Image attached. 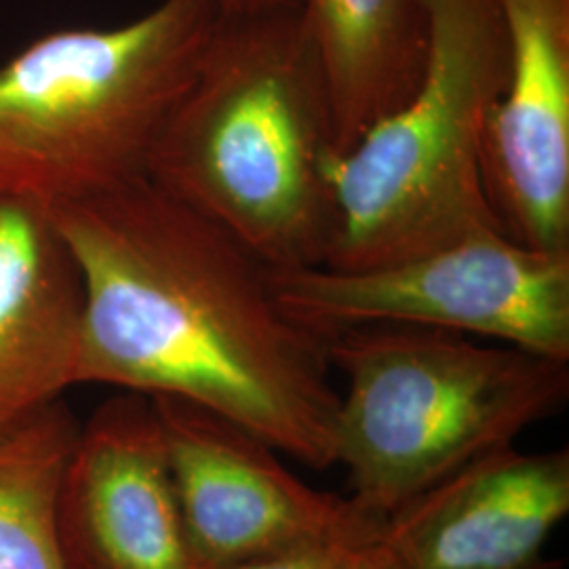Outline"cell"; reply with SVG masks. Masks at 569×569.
<instances>
[{
  "instance_id": "5",
  "label": "cell",
  "mask_w": 569,
  "mask_h": 569,
  "mask_svg": "<svg viewBox=\"0 0 569 569\" xmlns=\"http://www.w3.org/2000/svg\"><path fill=\"white\" fill-rule=\"evenodd\" d=\"M418 7L427 28L418 87L327 161L333 201L327 268L388 264L502 230L481 169L486 121L509 72L500 2L418 0Z\"/></svg>"
},
{
  "instance_id": "14",
  "label": "cell",
  "mask_w": 569,
  "mask_h": 569,
  "mask_svg": "<svg viewBox=\"0 0 569 569\" xmlns=\"http://www.w3.org/2000/svg\"><path fill=\"white\" fill-rule=\"evenodd\" d=\"M361 542H366V540H361ZM357 545L359 542H338V545H327L319 549L287 555L279 559H268V561L226 569H340V566L345 563L346 555Z\"/></svg>"
},
{
  "instance_id": "3",
  "label": "cell",
  "mask_w": 569,
  "mask_h": 569,
  "mask_svg": "<svg viewBox=\"0 0 569 569\" xmlns=\"http://www.w3.org/2000/svg\"><path fill=\"white\" fill-rule=\"evenodd\" d=\"M220 18L211 0H163L0 61V203L49 213L148 178Z\"/></svg>"
},
{
  "instance_id": "2",
  "label": "cell",
  "mask_w": 569,
  "mask_h": 569,
  "mask_svg": "<svg viewBox=\"0 0 569 569\" xmlns=\"http://www.w3.org/2000/svg\"><path fill=\"white\" fill-rule=\"evenodd\" d=\"M336 152L326 77L296 2L222 16L148 164L270 270L326 266Z\"/></svg>"
},
{
  "instance_id": "7",
  "label": "cell",
  "mask_w": 569,
  "mask_h": 569,
  "mask_svg": "<svg viewBox=\"0 0 569 569\" xmlns=\"http://www.w3.org/2000/svg\"><path fill=\"white\" fill-rule=\"evenodd\" d=\"M194 569H226L373 538L382 519L310 488L281 451L207 407L150 397Z\"/></svg>"
},
{
  "instance_id": "11",
  "label": "cell",
  "mask_w": 569,
  "mask_h": 569,
  "mask_svg": "<svg viewBox=\"0 0 569 569\" xmlns=\"http://www.w3.org/2000/svg\"><path fill=\"white\" fill-rule=\"evenodd\" d=\"M82 284L47 213L0 203V439L79 387Z\"/></svg>"
},
{
  "instance_id": "16",
  "label": "cell",
  "mask_w": 569,
  "mask_h": 569,
  "mask_svg": "<svg viewBox=\"0 0 569 569\" xmlns=\"http://www.w3.org/2000/svg\"><path fill=\"white\" fill-rule=\"evenodd\" d=\"M222 16H241V13H256L274 7L291 4L296 0H211Z\"/></svg>"
},
{
  "instance_id": "8",
  "label": "cell",
  "mask_w": 569,
  "mask_h": 569,
  "mask_svg": "<svg viewBox=\"0 0 569 569\" xmlns=\"http://www.w3.org/2000/svg\"><path fill=\"white\" fill-rule=\"evenodd\" d=\"M509 72L489 110L481 169L512 241L569 253V0H498Z\"/></svg>"
},
{
  "instance_id": "12",
  "label": "cell",
  "mask_w": 569,
  "mask_h": 569,
  "mask_svg": "<svg viewBox=\"0 0 569 569\" xmlns=\"http://www.w3.org/2000/svg\"><path fill=\"white\" fill-rule=\"evenodd\" d=\"M326 77L336 152L397 110L422 79L418 0H296Z\"/></svg>"
},
{
  "instance_id": "10",
  "label": "cell",
  "mask_w": 569,
  "mask_h": 569,
  "mask_svg": "<svg viewBox=\"0 0 569 569\" xmlns=\"http://www.w3.org/2000/svg\"><path fill=\"white\" fill-rule=\"evenodd\" d=\"M569 515V451L498 449L390 512L378 531L401 569H550Z\"/></svg>"
},
{
  "instance_id": "6",
  "label": "cell",
  "mask_w": 569,
  "mask_h": 569,
  "mask_svg": "<svg viewBox=\"0 0 569 569\" xmlns=\"http://www.w3.org/2000/svg\"><path fill=\"white\" fill-rule=\"evenodd\" d=\"M270 283L291 319L326 338L352 327H430L569 363V253L531 249L502 230L357 270H272Z\"/></svg>"
},
{
  "instance_id": "9",
  "label": "cell",
  "mask_w": 569,
  "mask_h": 569,
  "mask_svg": "<svg viewBox=\"0 0 569 569\" xmlns=\"http://www.w3.org/2000/svg\"><path fill=\"white\" fill-rule=\"evenodd\" d=\"M58 542L61 569H194L150 397L122 390L79 428Z\"/></svg>"
},
{
  "instance_id": "13",
  "label": "cell",
  "mask_w": 569,
  "mask_h": 569,
  "mask_svg": "<svg viewBox=\"0 0 569 569\" xmlns=\"http://www.w3.org/2000/svg\"><path fill=\"white\" fill-rule=\"evenodd\" d=\"M79 428L60 399L0 439V569H61L58 496Z\"/></svg>"
},
{
  "instance_id": "1",
  "label": "cell",
  "mask_w": 569,
  "mask_h": 569,
  "mask_svg": "<svg viewBox=\"0 0 569 569\" xmlns=\"http://www.w3.org/2000/svg\"><path fill=\"white\" fill-rule=\"evenodd\" d=\"M47 218L81 274L79 385L183 399L336 467L327 338L284 312L234 234L148 178Z\"/></svg>"
},
{
  "instance_id": "4",
  "label": "cell",
  "mask_w": 569,
  "mask_h": 569,
  "mask_svg": "<svg viewBox=\"0 0 569 569\" xmlns=\"http://www.w3.org/2000/svg\"><path fill=\"white\" fill-rule=\"evenodd\" d=\"M327 352L346 376L336 465L382 521L568 403V361L443 329L352 327L327 336Z\"/></svg>"
},
{
  "instance_id": "15",
  "label": "cell",
  "mask_w": 569,
  "mask_h": 569,
  "mask_svg": "<svg viewBox=\"0 0 569 569\" xmlns=\"http://www.w3.org/2000/svg\"><path fill=\"white\" fill-rule=\"evenodd\" d=\"M340 569H401L387 547L378 540V533L346 555Z\"/></svg>"
}]
</instances>
